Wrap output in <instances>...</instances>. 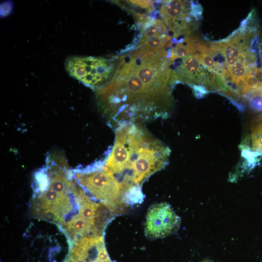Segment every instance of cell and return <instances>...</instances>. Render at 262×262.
<instances>
[{
    "instance_id": "cell-6",
    "label": "cell",
    "mask_w": 262,
    "mask_h": 262,
    "mask_svg": "<svg viewBox=\"0 0 262 262\" xmlns=\"http://www.w3.org/2000/svg\"><path fill=\"white\" fill-rule=\"evenodd\" d=\"M180 218L167 203L151 206L148 209L145 223V234L150 239L167 236L178 229Z\"/></svg>"
},
{
    "instance_id": "cell-13",
    "label": "cell",
    "mask_w": 262,
    "mask_h": 262,
    "mask_svg": "<svg viewBox=\"0 0 262 262\" xmlns=\"http://www.w3.org/2000/svg\"><path fill=\"white\" fill-rule=\"evenodd\" d=\"M258 125L262 127V122L261 123H260Z\"/></svg>"
},
{
    "instance_id": "cell-12",
    "label": "cell",
    "mask_w": 262,
    "mask_h": 262,
    "mask_svg": "<svg viewBox=\"0 0 262 262\" xmlns=\"http://www.w3.org/2000/svg\"><path fill=\"white\" fill-rule=\"evenodd\" d=\"M252 148L256 151H262V127L257 125L251 134Z\"/></svg>"
},
{
    "instance_id": "cell-14",
    "label": "cell",
    "mask_w": 262,
    "mask_h": 262,
    "mask_svg": "<svg viewBox=\"0 0 262 262\" xmlns=\"http://www.w3.org/2000/svg\"><path fill=\"white\" fill-rule=\"evenodd\" d=\"M202 262H211L210 261H209V260H204Z\"/></svg>"
},
{
    "instance_id": "cell-3",
    "label": "cell",
    "mask_w": 262,
    "mask_h": 262,
    "mask_svg": "<svg viewBox=\"0 0 262 262\" xmlns=\"http://www.w3.org/2000/svg\"><path fill=\"white\" fill-rule=\"evenodd\" d=\"M170 153L167 147L139 123L126 122L116 127L114 145L103 164L122 178L126 191L164 167Z\"/></svg>"
},
{
    "instance_id": "cell-10",
    "label": "cell",
    "mask_w": 262,
    "mask_h": 262,
    "mask_svg": "<svg viewBox=\"0 0 262 262\" xmlns=\"http://www.w3.org/2000/svg\"><path fill=\"white\" fill-rule=\"evenodd\" d=\"M245 96L250 107L253 111H262V82L257 88Z\"/></svg>"
},
{
    "instance_id": "cell-1",
    "label": "cell",
    "mask_w": 262,
    "mask_h": 262,
    "mask_svg": "<svg viewBox=\"0 0 262 262\" xmlns=\"http://www.w3.org/2000/svg\"><path fill=\"white\" fill-rule=\"evenodd\" d=\"M47 160L46 166L34 175L30 214L57 225L70 248L97 231L83 215L85 207L92 199L75 180L64 158L49 155Z\"/></svg>"
},
{
    "instance_id": "cell-2",
    "label": "cell",
    "mask_w": 262,
    "mask_h": 262,
    "mask_svg": "<svg viewBox=\"0 0 262 262\" xmlns=\"http://www.w3.org/2000/svg\"><path fill=\"white\" fill-rule=\"evenodd\" d=\"M112 81L97 92L100 107L117 127L165 118L171 105V94L156 91L144 82L120 57Z\"/></svg>"
},
{
    "instance_id": "cell-11",
    "label": "cell",
    "mask_w": 262,
    "mask_h": 262,
    "mask_svg": "<svg viewBox=\"0 0 262 262\" xmlns=\"http://www.w3.org/2000/svg\"><path fill=\"white\" fill-rule=\"evenodd\" d=\"M143 199L141 187L139 185L131 187L127 190L123 196V202L130 204L141 203Z\"/></svg>"
},
{
    "instance_id": "cell-8",
    "label": "cell",
    "mask_w": 262,
    "mask_h": 262,
    "mask_svg": "<svg viewBox=\"0 0 262 262\" xmlns=\"http://www.w3.org/2000/svg\"><path fill=\"white\" fill-rule=\"evenodd\" d=\"M202 63L199 53L193 54L182 58L181 65L171 75L170 84L179 81L194 86L199 84L206 85L210 77Z\"/></svg>"
},
{
    "instance_id": "cell-9",
    "label": "cell",
    "mask_w": 262,
    "mask_h": 262,
    "mask_svg": "<svg viewBox=\"0 0 262 262\" xmlns=\"http://www.w3.org/2000/svg\"><path fill=\"white\" fill-rule=\"evenodd\" d=\"M162 5L159 13L164 23L182 20H191L189 16H198L196 11L197 5L189 1H161Z\"/></svg>"
},
{
    "instance_id": "cell-5",
    "label": "cell",
    "mask_w": 262,
    "mask_h": 262,
    "mask_svg": "<svg viewBox=\"0 0 262 262\" xmlns=\"http://www.w3.org/2000/svg\"><path fill=\"white\" fill-rule=\"evenodd\" d=\"M120 57L108 59L93 56H71L65 62L68 74L86 86L98 91L114 79Z\"/></svg>"
},
{
    "instance_id": "cell-4",
    "label": "cell",
    "mask_w": 262,
    "mask_h": 262,
    "mask_svg": "<svg viewBox=\"0 0 262 262\" xmlns=\"http://www.w3.org/2000/svg\"><path fill=\"white\" fill-rule=\"evenodd\" d=\"M72 171L75 180L92 199L107 203L118 213L126 209L121 184L104 164Z\"/></svg>"
},
{
    "instance_id": "cell-7",
    "label": "cell",
    "mask_w": 262,
    "mask_h": 262,
    "mask_svg": "<svg viewBox=\"0 0 262 262\" xmlns=\"http://www.w3.org/2000/svg\"><path fill=\"white\" fill-rule=\"evenodd\" d=\"M138 21L140 37L133 49L157 51L172 46L173 41L163 21L147 16L141 17Z\"/></svg>"
}]
</instances>
